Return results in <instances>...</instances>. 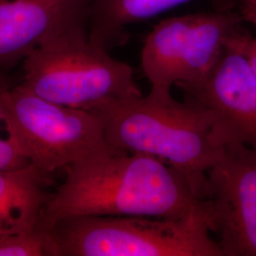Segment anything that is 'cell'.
I'll return each mask as SVG.
<instances>
[{
    "label": "cell",
    "mask_w": 256,
    "mask_h": 256,
    "mask_svg": "<svg viewBox=\"0 0 256 256\" xmlns=\"http://www.w3.org/2000/svg\"><path fill=\"white\" fill-rule=\"evenodd\" d=\"M252 25L256 28V22H254ZM240 43L242 50L247 56L248 60L256 75V37H252L247 32H245L241 36Z\"/></svg>",
    "instance_id": "14"
},
{
    "label": "cell",
    "mask_w": 256,
    "mask_h": 256,
    "mask_svg": "<svg viewBox=\"0 0 256 256\" xmlns=\"http://www.w3.org/2000/svg\"><path fill=\"white\" fill-rule=\"evenodd\" d=\"M66 178L39 224L79 216L180 218L205 200L198 198L180 171L154 156L120 152L66 166Z\"/></svg>",
    "instance_id": "1"
},
{
    "label": "cell",
    "mask_w": 256,
    "mask_h": 256,
    "mask_svg": "<svg viewBox=\"0 0 256 256\" xmlns=\"http://www.w3.org/2000/svg\"><path fill=\"white\" fill-rule=\"evenodd\" d=\"M244 0H214V9H234Z\"/></svg>",
    "instance_id": "16"
},
{
    "label": "cell",
    "mask_w": 256,
    "mask_h": 256,
    "mask_svg": "<svg viewBox=\"0 0 256 256\" xmlns=\"http://www.w3.org/2000/svg\"><path fill=\"white\" fill-rule=\"evenodd\" d=\"M46 230L52 256H224L210 238L208 200L180 218L79 216Z\"/></svg>",
    "instance_id": "3"
},
{
    "label": "cell",
    "mask_w": 256,
    "mask_h": 256,
    "mask_svg": "<svg viewBox=\"0 0 256 256\" xmlns=\"http://www.w3.org/2000/svg\"><path fill=\"white\" fill-rule=\"evenodd\" d=\"M243 22L234 9L162 20L147 36L142 50L140 64L151 84L149 92L169 96L174 86L200 80L243 30Z\"/></svg>",
    "instance_id": "6"
},
{
    "label": "cell",
    "mask_w": 256,
    "mask_h": 256,
    "mask_svg": "<svg viewBox=\"0 0 256 256\" xmlns=\"http://www.w3.org/2000/svg\"><path fill=\"white\" fill-rule=\"evenodd\" d=\"M244 32L230 39L200 80L178 88L210 112L214 146H246L256 155V75L240 43Z\"/></svg>",
    "instance_id": "7"
},
{
    "label": "cell",
    "mask_w": 256,
    "mask_h": 256,
    "mask_svg": "<svg viewBox=\"0 0 256 256\" xmlns=\"http://www.w3.org/2000/svg\"><path fill=\"white\" fill-rule=\"evenodd\" d=\"M238 10L244 19V22L250 24L256 22V0H244L239 4Z\"/></svg>",
    "instance_id": "15"
},
{
    "label": "cell",
    "mask_w": 256,
    "mask_h": 256,
    "mask_svg": "<svg viewBox=\"0 0 256 256\" xmlns=\"http://www.w3.org/2000/svg\"><path fill=\"white\" fill-rule=\"evenodd\" d=\"M0 256H52L48 230L38 226L32 230L0 236Z\"/></svg>",
    "instance_id": "13"
},
{
    "label": "cell",
    "mask_w": 256,
    "mask_h": 256,
    "mask_svg": "<svg viewBox=\"0 0 256 256\" xmlns=\"http://www.w3.org/2000/svg\"><path fill=\"white\" fill-rule=\"evenodd\" d=\"M4 100L30 164L48 174L97 156L120 153L108 144L104 122L88 110L62 106L8 84Z\"/></svg>",
    "instance_id": "5"
},
{
    "label": "cell",
    "mask_w": 256,
    "mask_h": 256,
    "mask_svg": "<svg viewBox=\"0 0 256 256\" xmlns=\"http://www.w3.org/2000/svg\"><path fill=\"white\" fill-rule=\"evenodd\" d=\"M50 176L32 164L0 170V236L39 226L54 194L48 190Z\"/></svg>",
    "instance_id": "10"
},
{
    "label": "cell",
    "mask_w": 256,
    "mask_h": 256,
    "mask_svg": "<svg viewBox=\"0 0 256 256\" xmlns=\"http://www.w3.org/2000/svg\"><path fill=\"white\" fill-rule=\"evenodd\" d=\"M192 0H95L88 26L92 44L110 52L129 39L128 26Z\"/></svg>",
    "instance_id": "11"
},
{
    "label": "cell",
    "mask_w": 256,
    "mask_h": 256,
    "mask_svg": "<svg viewBox=\"0 0 256 256\" xmlns=\"http://www.w3.org/2000/svg\"><path fill=\"white\" fill-rule=\"evenodd\" d=\"M88 111L101 118L110 146L162 160L186 178L198 198L207 200V174L225 148L212 142V117L202 104L149 92L102 102Z\"/></svg>",
    "instance_id": "2"
},
{
    "label": "cell",
    "mask_w": 256,
    "mask_h": 256,
    "mask_svg": "<svg viewBox=\"0 0 256 256\" xmlns=\"http://www.w3.org/2000/svg\"><path fill=\"white\" fill-rule=\"evenodd\" d=\"M8 84L5 74H0V170L18 169L30 164L4 100V92Z\"/></svg>",
    "instance_id": "12"
},
{
    "label": "cell",
    "mask_w": 256,
    "mask_h": 256,
    "mask_svg": "<svg viewBox=\"0 0 256 256\" xmlns=\"http://www.w3.org/2000/svg\"><path fill=\"white\" fill-rule=\"evenodd\" d=\"M95 0H0V74L58 34L88 30Z\"/></svg>",
    "instance_id": "9"
},
{
    "label": "cell",
    "mask_w": 256,
    "mask_h": 256,
    "mask_svg": "<svg viewBox=\"0 0 256 256\" xmlns=\"http://www.w3.org/2000/svg\"><path fill=\"white\" fill-rule=\"evenodd\" d=\"M22 68L24 88L66 106L90 110L102 102L142 95L133 68L92 44L86 30L50 38L28 56Z\"/></svg>",
    "instance_id": "4"
},
{
    "label": "cell",
    "mask_w": 256,
    "mask_h": 256,
    "mask_svg": "<svg viewBox=\"0 0 256 256\" xmlns=\"http://www.w3.org/2000/svg\"><path fill=\"white\" fill-rule=\"evenodd\" d=\"M210 230L224 256H256V155L225 147L208 172Z\"/></svg>",
    "instance_id": "8"
}]
</instances>
